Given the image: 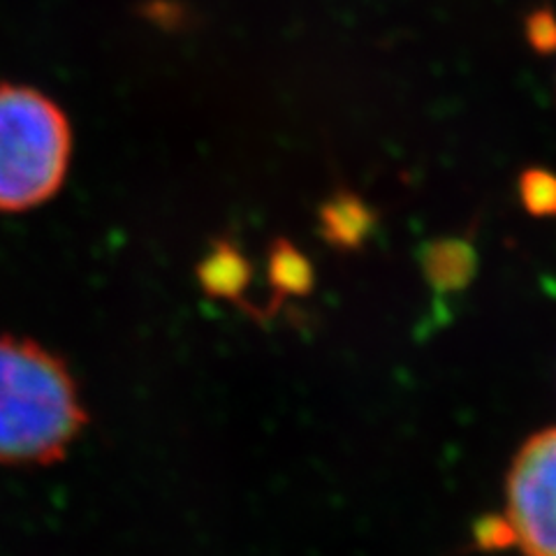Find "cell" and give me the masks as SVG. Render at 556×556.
Returning a JSON list of instances; mask_svg holds the SVG:
<instances>
[{
    "label": "cell",
    "mask_w": 556,
    "mask_h": 556,
    "mask_svg": "<svg viewBox=\"0 0 556 556\" xmlns=\"http://www.w3.org/2000/svg\"><path fill=\"white\" fill-rule=\"evenodd\" d=\"M86 425L75 378L40 343L0 337V466L54 464Z\"/></svg>",
    "instance_id": "6da1fadb"
},
{
    "label": "cell",
    "mask_w": 556,
    "mask_h": 556,
    "mask_svg": "<svg viewBox=\"0 0 556 556\" xmlns=\"http://www.w3.org/2000/svg\"><path fill=\"white\" fill-rule=\"evenodd\" d=\"M73 153V132L54 100L28 86H0V212L54 198Z\"/></svg>",
    "instance_id": "7a4b0ae2"
},
{
    "label": "cell",
    "mask_w": 556,
    "mask_h": 556,
    "mask_svg": "<svg viewBox=\"0 0 556 556\" xmlns=\"http://www.w3.org/2000/svg\"><path fill=\"white\" fill-rule=\"evenodd\" d=\"M482 547L515 545L521 556H556V427L533 433L506 476V508Z\"/></svg>",
    "instance_id": "3957f363"
},
{
    "label": "cell",
    "mask_w": 556,
    "mask_h": 556,
    "mask_svg": "<svg viewBox=\"0 0 556 556\" xmlns=\"http://www.w3.org/2000/svg\"><path fill=\"white\" fill-rule=\"evenodd\" d=\"M376 225L371 206L351 193H339L320 212V228L329 243L339 249H359Z\"/></svg>",
    "instance_id": "277c9868"
},
{
    "label": "cell",
    "mask_w": 556,
    "mask_h": 556,
    "mask_svg": "<svg viewBox=\"0 0 556 556\" xmlns=\"http://www.w3.org/2000/svg\"><path fill=\"white\" fill-rule=\"evenodd\" d=\"M422 265L433 288L445 292L462 290L473 278L476 253L466 241L459 239L433 241L425 251Z\"/></svg>",
    "instance_id": "5b68a950"
},
{
    "label": "cell",
    "mask_w": 556,
    "mask_h": 556,
    "mask_svg": "<svg viewBox=\"0 0 556 556\" xmlns=\"http://www.w3.org/2000/svg\"><path fill=\"white\" fill-rule=\"evenodd\" d=\"M271 278L281 290L302 294L313 283V271L311 265L306 263V257H302L292 247H288V243H278L271 257Z\"/></svg>",
    "instance_id": "8992f818"
},
{
    "label": "cell",
    "mask_w": 556,
    "mask_h": 556,
    "mask_svg": "<svg viewBox=\"0 0 556 556\" xmlns=\"http://www.w3.org/2000/svg\"><path fill=\"white\" fill-rule=\"evenodd\" d=\"M519 195L533 216H556V174L527 169L519 179Z\"/></svg>",
    "instance_id": "52a82bcc"
},
{
    "label": "cell",
    "mask_w": 556,
    "mask_h": 556,
    "mask_svg": "<svg viewBox=\"0 0 556 556\" xmlns=\"http://www.w3.org/2000/svg\"><path fill=\"white\" fill-rule=\"evenodd\" d=\"M527 35L533 49L538 51H552L556 49V20L552 12H533L527 24Z\"/></svg>",
    "instance_id": "ba28073f"
}]
</instances>
